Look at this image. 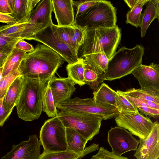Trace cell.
Returning <instances> with one entry per match:
<instances>
[{
	"instance_id": "cell-1",
	"label": "cell",
	"mask_w": 159,
	"mask_h": 159,
	"mask_svg": "<svg viewBox=\"0 0 159 159\" xmlns=\"http://www.w3.org/2000/svg\"><path fill=\"white\" fill-rule=\"evenodd\" d=\"M65 61L51 48L39 43L33 51L26 54L19 68L20 75L48 81Z\"/></svg>"
},
{
	"instance_id": "cell-2",
	"label": "cell",
	"mask_w": 159,
	"mask_h": 159,
	"mask_svg": "<svg viewBox=\"0 0 159 159\" xmlns=\"http://www.w3.org/2000/svg\"><path fill=\"white\" fill-rule=\"evenodd\" d=\"M121 37L120 30L116 25L111 28L86 29L84 41L79 49L78 57L103 53L110 59L116 52Z\"/></svg>"
},
{
	"instance_id": "cell-3",
	"label": "cell",
	"mask_w": 159,
	"mask_h": 159,
	"mask_svg": "<svg viewBox=\"0 0 159 159\" xmlns=\"http://www.w3.org/2000/svg\"><path fill=\"white\" fill-rule=\"evenodd\" d=\"M23 76L22 88L16 106L17 113L20 119L31 121L38 119L41 114L47 81Z\"/></svg>"
},
{
	"instance_id": "cell-4",
	"label": "cell",
	"mask_w": 159,
	"mask_h": 159,
	"mask_svg": "<svg viewBox=\"0 0 159 159\" xmlns=\"http://www.w3.org/2000/svg\"><path fill=\"white\" fill-rule=\"evenodd\" d=\"M144 48L141 45H137L132 48L124 46L120 48L109 60L104 73L106 80L120 79L132 73L142 64Z\"/></svg>"
},
{
	"instance_id": "cell-5",
	"label": "cell",
	"mask_w": 159,
	"mask_h": 159,
	"mask_svg": "<svg viewBox=\"0 0 159 159\" xmlns=\"http://www.w3.org/2000/svg\"><path fill=\"white\" fill-rule=\"evenodd\" d=\"M75 18V25L87 29L111 28L116 25V9L110 2L100 0Z\"/></svg>"
},
{
	"instance_id": "cell-6",
	"label": "cell",
	"mask_w": 159,
	"mask_h": 159,
	"mask_svg": "<svg viewBox=\"0 0 159 159\" xmlns=\"http://www.w3.org/2000/svg\"><path fill=\"white\" fill-rule=\"evenodd\" d=\"M57 116L65 128L74 129L88 141L99 133L103 120L102 117L98 115L61 111L58 112Z\"/></svg>"
},
{
	"instance_id": "cell-7",
	"label": "cell",
	"mask_w": 159,
	"mask_h": 159,
	"mask_svg": "<svg viewBox=\"0 0 159 159\" xmlns=\"http://www.w3.org/2000/svg\"><path fill=\"white\" fill-rule=\"evenodd\" d=\"M60 111L70 112L91 114L101 116L103 120L115 118L118 112L111 105L95 102L93 98H81L75 97L56 106Z\"/></svg>"
},
{
	"instance_id": "cell-8",
	"label": "cell",
	"mask_w": 159,
	"mask_h": 159,
	"mask_svg": "<svg viewBox=\"0 0 159 159\" xmlns=\"http://www.w3.org/2000/svg\"><path fill=\"white\" fill-rule=\"evenodd\" d=\"M39 139L44 151L60 152L67 150L66 128L57 116L45 121L40 129Z\"/></svg>"
},
{
	"instance_id": "cell-9",
	"label": "cell",
	"mask_w": 159,
	"mask_h": 159,
	"mask_svg": "<svg viewBox=\"0 0 159 159\" xmlns=\"http://www.w3.org/2000/svg\"><path fill=\"white\" fill-rule=\"evenodd\" d=\"M53 23L38 32L31 40L39 42L61 56L68 64L74 63L79 58L75 52L62 41L55 32Z\"/></svg>"
},
{
	"instance_id": "cell-10",
	"label": "cell",
	"mask_w": 159,
	"mask_h": 159,
	"mask_svg": "<svg viewBox=\"0 0 159 159\" xmlns=\"http://www.w3.org/2000/svg\"><path fill=\"white\" fill-rule=\"evenodd\" d=\"M115 121L118 127L128 130L139 139H144L151 132L155 123L139 111L120 112L115 118Z\"/></svg>"
},
{
	"instance_id": "cell-11",
	"label": "cell",
	"mask_w": 159,
	"mask_h": 159,
	"mask_svg": "<svg viewBox=\"0 0 159 159\" xmlns=\"http://www.w3.org/2000/svg\"><path fill=\"white\" fill-rule=\"evenodd\" d=\"M52 12L51 0H40L27 22L23 39L31 40L34 35L53 23Z\"/></svg>"
},
{
	"instance_id": "cell-12",
	"label": "cell",
	"mask_w": 159,
	"mask_h": 159,
	"mask_svg": "<svg viewBox=\"0 0 159 159\" xmlns=\"http://www.w3.org/2000/svg\"><path fill=\"white\" fill-rule=\"evenodd\" d=\"M107 140L112 152L119 156L130 151H136L139 143V140L127 129L117 126L111 127L108 131Z\"/></svg>"
},
{
	"instance_id": "cell-13",
	"label": "cell",
	"mask_w": 159,
	"mask_h": 159,
	"mask_svg": "<svg viewBox=\"0 0 159 159\" xmlns=\"http://www.w3.org/2000/svg\"><path fill=\"white\" fill-rule=\"evenodd\" d=\"M41 145L36 135H30L27 140L13 144L11 150L0 159H38Z\"/></svg>"
},
{
	"instance_id": "cell-14",
	"label": "cell",
	"mask_w": 159,
	"mask_h": 159,
	"mask_svg": "<svg viewBox=\"0 0 159 159\" xmlns=\"http://www.w3.org/2000/svg\"><path fill=\"white\" fill-rule=\"evenodd\" d=\"M132 74L138 80L141 89L159 93V66L154 62L149 65L142 64Z\"/></svg>"
},
{
	"instance_id": "cell-15",
	"label": "cell",
	"mask_w": 159,
	"mask_h": 159,
	"mask_svg": "<svg viewBox=\"0 0 159 159\" xmlns=\"http://www.w3.org/2000/svg\"><path fill=\"white\" fill-rule=\"evenodd\" d=\"M139 146L134 154L136 159H158L159 124L155 122L152 129L145 139H139Z\"/></svg>"
},
{
	"instance_id": "cell-16",
	"label": "cell",
	"mask_w": 159,
	"mask_h": 159,
	"mask_svg": "<svg viewBox=\"0 0 159 159\" xmlns=\"http://www.w3.org/2000/svg\"><path fill=\"white\" fill-rule=\"evenodd\" d=\"M56 77L55 75L50 80V87L55 106L70 99L75 91L76 84L70 78Z\"/></svg>"
},
{
	"instance_id": "cell-17",
	"label": "cell",
	"mask_w": 159,
	"mask_h": 159,
	"mask_svg": "<svg viewBox=\"0 0 159 159\" xmlns=\"http://www.w3.org/2000/svg\"><path fill=\"white\" fill-rule=\"evenodd\" d=\"M52 11L58 26L74 25V10L72 0H51Z\"/></svg>"
},
{
	"instance_id": "cell-18",
	"label": "cell",
	"mask_w": 159,
	"mask_h": 159,
	"mask_svg": "<svg viewBox=\"0 0 159 159\" xmlns=\"http://www.w3.org/2000/svg\"><path fill=\"white\" fill-rule=\"evenodd\" d=\"M141 14L139 27L141 36L144 37L147 30L152 22L155 19L159 20V0H148Z\"/></svg>"
},
{
	"instance_id": "cell-19",
	"label": "cell",
	"mask_w": 159,
	"mask_h": 159,
	"mask_svg": "<svg viewBox=\"0 0 159 159\" xmlns=\"http://www.w3.org/2000/svg\"><path fill=\"white\" fill-rule=\"evenodd\" d=\"M98 144L93 143L85 148L81 152L76 153L68 149L60 152H49L43 151L38 159H80L87 154L99 149Z\"/></svg>"
},
{
	"instance_id": "cell-20",
	"label": "cell",
	"mask_w": 159,
	"mask_h": 159,
	"mask_svg": "<svg viewBox=\"0 0 159 159\" xmlns=\"http://www.w3.org/2000/svg\"><path fill=\"white\" fill-rule=\"evenodd\" d=\"M40 0H15L14 9L11 15L17 22L28 20L34 8Z\"/></svg>"
},
{
	"instance_id": "cell-21",
	"label": "cell",
	"mask_w": 159,
	"mask_h": 159,
	"mask_svg": "<svg viewBox=\"0 0 159 159\" xmlns=\"http://www.w3.org/2000/svg\"><path fill=\"white\" fill-rule=\"evenodd\" d=\"M23 76L17 77L9 87L3 100L5 108L7 110H13L18 102L21 92Z\"/></svg>"
},
{
	"instance_id": "cell-22",
	"label": "cell",
	"mask_w": 159,
	"mask_h": 159,
	"mask_svg": "<svg viewBox=\"0 0 159 159\" xmlns=\"http://www.w3.org/2000/svg\"><path fill=\"white\" fill-rule=\"evenodd\" d=\"M66 129L67 149L76 153L83 151L87 140L72 128L66 127Z\"/></svg>"
},
{
	"instance_id": "cell-23",
	"label": "cell",
	"mask_w": 159,
	"mask_h": 159,
	"mask_svg": "<svg viewBox=\"0 0 159 159\" xmlns=\"http://www.w3.org/2000/svg\"><path fill=\"white\" fill-rule=\"evenodd\" d=\"M26 53L14 48L8 56L3 66L2 77L18 69Z\"/></svg>"
},
{
	"instance_id": "cell-24",
	"label": "cell",
	"mask_w": 159,
	"mask_h": 159,
	"mask_svg": "<svg viewBox=\"0 0 159 159\" xmlns=\"http://www.w3.org/2000/svg\"><path fill=\"white\" fill-rule=\"evenodd\" d=\"M94 101L96 102L107 104L116 107V92L104 83L99 85L93 93Z\"/></svg>"
},
{
	"instance_id": "cell-25",
	"label": "cell",
	"mask_w": 159,
	"mask_h": 159,
	"mask_svg": "<svg viewBox=\"0 0 159 159\" xmlns=\"http://www.w3.org/2000/svg\"><path fill=\"white\" fill-rule=\"evenodd\" d=\"M105 80H106V78L104 72L96 71L85 62L84 81L85 84L88 85L93 92L97 90L99 84Z\"/></svg>"
},
{
	"instance_id": "cell-26",
	"label": "cell",
	"mask_w": 159,
	"mask_h": 159,
	"mask_svg": "<svg viewBox=\"0 0 159 159\" xmlns=\"http://www.w3.org/2000/svg\"><path fill=\"white\" fill-rule=\"evenodd\" d=\"M85 62L97 71L104 73L109 59L103 53H95L84 56Z\"/></svg>"
},
{
	"instance_id": "cell-27",
	"label": "cell",
	"mask_w": 159,
	"mask_h": 159,
	"mask_svg": "<svg viewBox=\"0 0 159 159\" xmlns=\"http://www.w3.org/2000/svg\"><path fill=\"white\" fill-rule=\"evenodd\" d=\"M84 64L83 58H80L74 63L68 64L66 68L68 77L80 86L85 84L84 81Z\"/></svg>"
},
{
	"instance_id": "cell-28",
	"label": "cell",
	"mask_w": 159,
	"mask_h": 159,
	"mask_svg": "<svg viewBox=\"0 0 159 159\" xmlns=\"http://www.w3.org/2000/svg\"><path fill=\"white\" fill-rule=\"evenodd\" d=\"M50 80L47 82V85L43 95L42 111L50 117L58 116V112L55 104L53 98L50 87Z\"/></svg>"
},
{
	"instance_id": "cell-29",
	"label": "cell",
	"mask_w": 159,
	"mask_h": 159,
	"mask_svg": "<svg viewBox=\"0 0 159 159\" xmlns=\"http://www.w3.org/2000/svg\"><path fill=\"white\" fill-rule=\"evenodd\" d=\"M118 91L120 93L126 95L150 101L159 104V93L148 89L133 88L129 89L125 91Z\"/></svg>"
},
{
	"instance_id": "cell-30",
	"label": "cell",
	"mask_w": 159,
	"mask_h": 159,
	"mask_svg": "<svg viewBox=\"0 0 159 159\" xmlns=\"http://www.w3.org/2000/svg\"><path fill=\"white\" fill-rule=\"evenodd\" d=\"M148 0H137L135 4L128 12L126 22L137 28L139 27L141 12L143 6Z\"/></svg>"
},
{
	"instance_id": "cell-31",
	"label": "cell",
	"mask_w": 159,
	"mask_h": 159,
	"mask_svg": "<svg viewBox=\"0 0 159 159\" xmlns=\"http://www.w3.org/2000/svg\"><path fill=\"white\" fill-rule=\"evenodd\" d=\"M86 29L75 24L73 26L71 42L73 48L77 55L79 49L84 41Z\"/></svg>"
},
{
	"instance_id": "cell-32",
	"label": "cell",
	"mask_w": 159,
	"mask_h": 159,
	"mask_svg": "<svg viewBox=\"0 0 159 159\" xmlns=\"http://www.w3.org/2000/svg\"><path fill=\"white\" fill-rule=\"evenodd\" d=\"M115 97L116 108L119 113L122 112H137L138 109L135 107L124 96L116 91Z\"/></svg>"
},
{
	"instance_id": "cell-33",
	"label": "cell",
	"mask_w": 159,
	"mask_h": 159,
	"mask_svg": "<svg viewBox=\"0 0 159 159\" xmlns=\"http://www.w3.org/2000/svg\"><path fill=\"white\" fill-rule=\"evenodd\" d=\"M53 26L55 32L59 38L74 50L71 42L73 25L70 26H58L54 24Z\"/></svg>"
},
{
	"instance_id": "cell-34",
	"label": "cell",
	"mask_w": 159,
	"mask_h": 159,
	"mask_svg": "<svg viewBox=\"0 0 159 159\" xmlns=\"http://www.w3.org/2000/svg\"><path fill=\"white\" fill-rule=\"evenodd\" d=\"M20 75L19 69L2 77L0 80V98H4L7 90L14 80Z\"/></svg>"
},
{
	"instance_id": "cell-35",
	"label": "cell",
	"mask_w": 159,
	"mask_h": 159,
	"mask_svg": "<svg viewBox=\"0 0 159 159\" xmlns=\"http://www.w3.org/2000/svg\"><path fill=\"white\" fill-rule=\"evenodd\" d=\"M100 0H72L73 8H76L75 17L83 13L89 8L98 3Z\"/></svg>"
},
{
	"instance_id": "cell-36",
	"label": "cell",
	"mask_w": 159,
	"mask_h": 159,
	"mask_svg": "<svg viewBox=\"0 0 159 159\" xmlns=\"http://www.w3.org/2000/svg\"><path fill=\"white\" fill-rule=\"evenodd\" d=\"M118 91L119 92L118 90ZM123 94L135 107L137 109L139 107H148L159 110V104L158 103L150 101Z\"/></svg>"
},
{
	"instance_id": "cell-37",
	"label": "cell",
	"mask_w": 159,
	"mask_h": 159,
	"mask_svg": "<svg viewBox=\"0 0 159 159\" xmlns=\"http://www.w3.org/2000/svg\"><path fill=\"white\" fill-rule=\"evenodd\" d=\"M93 156L96 159H129L126 157L117 155L103 147L99 148L98 152Z\"/></svg>"
},
{
	"instance_id": "cell-38",
	"label": "cell",
	"mask_w": 159,
	"mask_h": 159,
	"mask_svg": "<svg viewBox=\"0 0 159 159\" xmlns=\"http://www.w3.org/2000/svg\"><path fill=\"white\" fill-rule=\"evenodd\" d=\"M18 41L13 40L0 35V53H10Z\"/></svg>"
},
{
	"instance_id": "cell-39",
	"label": "cell",
	"mask_w": 159,
	"mask_h": 159,
	"mask_svg": "<svg viewBox=\"0 0 159 159\" xmlns=\"http://www.w3.org/2000/svg\"><path fill=\"white\" fill-rule=\"evenodd\" d=\"M141 113L146 116H148L155 119L159 116V110L151 108L148 107H140L138 108Z\"/></svg>"
},
{
	"instance_id": "cell-40",
	"label": "cell",
	"mask_w": 159,
	"mask_h": 159,
	"mask_svg": "<svg viewBox=\"0 0 159 159\" xmlns=\"http://www.w3.org/2000/svg\"><path fill=\"white\" fill-rule=\"evenodd\" d=\"M3 99L0 98V127L3 126L12 111L7 110L5 108L3 104Z\"/></svg>"
},
{
	"instance_id": "cell-41",
	"label": "cell",
	"mask_w": 159,
	"mask_h": 159,
	"mask_svg": "<svg viewBox=\"0 0 159 159\" xmlns=\"http://www.w3.org/2000/svg\"><path fill=\"white\" fill-rule=\"evenodd\" d=\"M14 48L26 52H31L34 49L32 45L23 39L19 40L15 45Z\"/></svg>"
},
{
	"instance_id": "cell-42",
	"label": "cell",
	"mask_w": 159,
	"mask_h": 159,
	"mask_svg": "<svg viewBox=\"0 0 159 159\" xmlns=\"http://www.w3.org/2000/svg\"><path fill=\"white\" fill-rule=\"evenodd\" d=\"M12 13L8 0H0V13L11 15Z\"/></svg>"
},
{
	"instance_id": "cell-43",
	"label": "cell",
	"mask_w": 159,
	"mask_h": 159,
	"mask_svg": "<svg viewBox=\"0 0 159 159\" xmlns=\"http://www.w3.org/2000/svg\"><path fill=\"white\" fill-rule=\"evenodd\" d=\"M0 22L6 23L9 25H12L15 24L17 21L10 15L0 13Z\"/></svg>"
},
{
	"instance_id": "cell-44",
	"label": "cell",
	"mask_w": 159,
	"mask_h": 159,
	"mask_svg": "<svg viewBox=\"0 0 159 159\" xmlns=\"http://www.w3.org/2000/svg\"><path fill=\"white\" fill-rule=\"evenodd\" d=\"M10 53H0V66H3Z\"/></svg>"
},
{
	"instance_id": "cell-45",
	"label": "cell",
	"mask_w": 159,
	"mask_h": 159,
	"mask_svg": "<svg viewBox=\"0 0 159 159\" xmlns=\"http://www.w3.org/2000/svg\"><path fill=\"white\" fill-rule=\"evenodd\" d=\"M137 1V0H125L124 1L131 9L135 4Z\"/></svg>"
},
{
	"instance_id": "cell-46",
	"label": "cell",
	"mask_w": 159,
	"mask_h": 159,
	"mask_svg": "<svg viewBox=\"0 0 159 159\" xmlns=\"http://www.w3.org/2000/svg\"><path fill=\"white\" fill-rule=\"evenodd\" d=\"M8 1L10 8L13 12L15 0H8Z\"/></svg>"
},
{
	"instance_id": "cell-47",
	"label": "cell",
	"mask_w": 159,
	"mask_h": 159,
	"mask_svg": "<svg viewBox=\"0 0 159 159\" xmlns=\"http://www.w3.org/2000/svg\"><path fill=\"white\" fill-rule=\"evenodd\" d=\"M2 67L0 66V80L2 78Z\"/></svg>"
},
{
	"instance_id": "cell-48",
	"label": "cell",
	"mask_w": 159,
	"mask_h": 159,
	"mask_svg": "<svg viewBox=\"0 0 159 159\" xmlns=\"http://www.w3.org/2000/svg\"><path fill=\"white\" fill-rule=\"evenodd\" d=\"M90 159H96L95 157H94L93 156H92V157Z\"/></svg>"
}]
</instances>
